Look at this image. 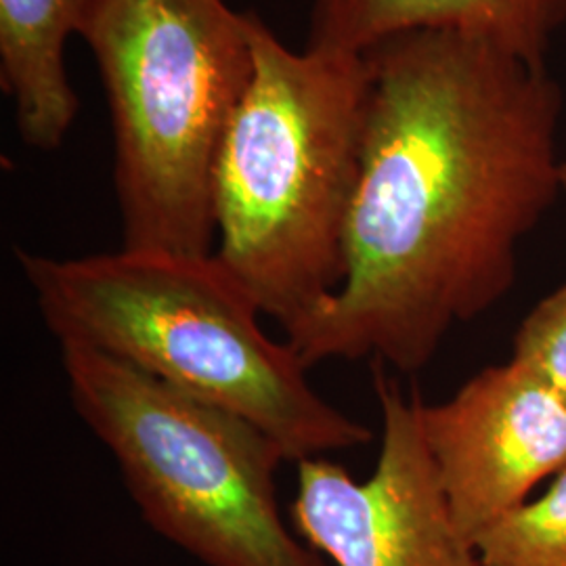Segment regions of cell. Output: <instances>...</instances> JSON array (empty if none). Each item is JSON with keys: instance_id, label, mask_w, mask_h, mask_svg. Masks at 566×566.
Segmentation results:
<instances>
[{"instance_id": "cell-1", "label": "cell", "mask_w": 566, "mask_h": 566, "mask_svg": "<svg viewBox=\"0 0 566 566\" xmlns=\"http://www.w3.org/2000/svg\"><path fill=\"white\" fill-rule=\"evenodd\" d=\"M338 290L285 340L306 367L418 374L516 283L518 245L563 191V93L546 63L453 30L371 46Z\"/></svg>"}, {"instance_id": "cell-2", "label": "cell", "mask_w": 566, "mask_h": 566, "mask_svg": "<svg viewBox=\"0 0 566 566\" xmlns=\"http://www.w3.org/2000/svg\"><path fill=\"white\" fill-rule=\"evenodd\" d=\"M42 322L269 432L287 462L367 446L371 430L313 388L287 340L263 329L256 298L214 254L120 248L55 259L15 250Z\"/></svg>"}, {"instance_id": "cell-3", "label": "cell", "mask_w": 566, "mask_h": 566, "mask_svg": "<svg viewBox=\"0 0 566 566\" xmlns=\"http://www.w3.org/2000/svg\"><path fill=\"white\" fill-rule=\"evenodd\" d=\"M245 18L254 67L214 164V254L290 332L343 282L369 67L355 53L292 51Z\"/></svg>"}, {"instance_id": "cell-4", "label": "cell", "mask_w": 566, "mask_h": 566, "mask_svg": "<svg viewBox=\"0 0 566 566\" xmlns=\"http://www.w3.org/2000/svg\"><path fill=\"white\" fill-rule=\"evenodd\" d=\"M81 36L109 105L122 248L214 252V164L254 67L245 13L97 0Z\"/></svg>"}, {"instance_id": "cell-5", "label": "cell", "mask_w": 566, "mask_h": 566, "mask_svg": "<svg viewBox=\"0 0 566 566\" xmlns=\"http://www.w3.org/2000/svg\"><path fill=\"white\" fill-rule=\"evenodd\" d=\"M67 395L143 521L203 566H325L280 507L282 447L242 416L82 344H60Z\"/></svg>"}, {"instance_id": "cell-6", "label": "cell", "mask_w": 566, "mask_h": 566, "mask_svg": "<svg viewBox=\"0 0 566 566\" xmlns=\"http://www.w3.org/2000/svg\"><path fill=\"white\" fill-rule=\"evenodd\" d=\"M380 455L357 481L327 455L296 462L290 523L336 566H481L453 521L422 430V397L374 365Z\"/></svg>"}, {"instance_id": "cell-7", "label": "cell", "mask_w": 566, "mask_h": 566, "mask_svg": "<svg viewBox=\"0 0 566 566\" xmlns=\"http://www.w3.org/2000/svg\"><path fill=\"white\" fill-rule=\"evenodd\" d=\"M422 430L472 546L566 468V397L514 361L481 369L447 401L422 403Z\"/></svg>"}, {"instance_id": "cell-8", "label": "cell", "mask_w": 566, "mask_h": 566, "mask_svg": "<svg viewBox=\"0 0 566 566\" xmlns=\"http://www.w3.org/2000/svg\"><path fill=\"white\" fill-rule=\"evenodd\" d=\"M566 0H313L306 49L364 55L413 30H453L546 63Z\"/></svg>"}, {"instance_id": "cell-9", "label": "cell", "mask_w": 566, "mask_h": 566, "mask_svg": "<svg viewBox=\"0 0 566 566\" xmlns=\"http://www.w3.org/2000/svg\"><path fill=\"white\" fill-rule=\"evenodd\" d=\"M97 0H0V82L15 103L21 142L55 151L78 116L65 42L82 34Z\"/></svg>"}, {"instance_id": "cell-10", "label": "cell", "mask_w": 566, "mask_h": 566, "mask_svg": "<svg viewBox=\"0 0 566 566\" xmlns=\"http://www.w3.org/2000/svg\"><path fill=\"white\" fill-rule=\"evenodd\" d=\"M474 547L481 566H566V468L542 497L510 512Z\"/></svg>"}, {"instance_id": "cell-11", "label": "cell", "mask_w": 566, "mask_h": 566, "mask_svg": "<svg viewBox=\"0 0 566 566\" xmlns=\"http://www.w3.org/2000/svg\"><path fill=\"white\" fill-rule=\"evenodd\" d=\"M566 397V282L518 325L512 340V359Z\"/></svg>"}, {"instance_id": "cell-12", "label": "cell", "mask_w": 566, "mask_h": 566, "mask_svg": "<svg viewBox=\"0 0 566 566\" xmlns=\"http://www.w3.org/2000/svg\"><path fill=\"white\" fill-rule=\"evenodd\" d=\"M560 185H563V191L566 193V163L560 166Z\"/></svg>"}]
</instances>
